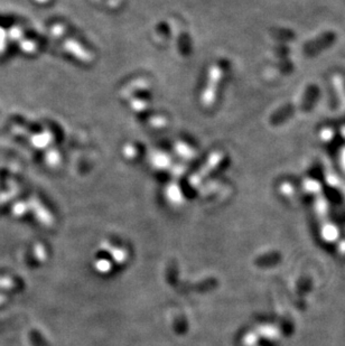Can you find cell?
Instances as JSON below:
<instances>
[{
  "label": "cell",
  "mask_w": 345,
  "mask_h": 346,
  "mask_svg": "<svg viewBox=\"0 0 345 346\" xmlns=\"http://www.w3.org/2000/svg\"><path fill=\"white\" fill-rule=\"evenodd\" d=\"M3 302V298H2V296H0V303H2Z\"/></svg>",
  "instance_id": "obj_1"
}]
</instances>
